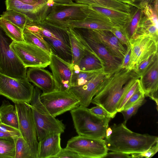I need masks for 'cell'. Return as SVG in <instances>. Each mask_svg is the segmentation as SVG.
I'll return each mask as SVG.
<instances>
[{"instance_id": "cell-19", "label": "cell", "mask_w": 158, "mask_h": 158, "mask_svg": "<svg viewBox=\"0 0 158 158\" xmlns=\"http://www.w3.org/2000/svg\"><path fill=\"white\" fill-rule=\"evenodd\" d=\"M139 81L145 96L149 97L155 102L157 110L158 56L141 74Z\"/></svg>"}, {"instance_id": "cell-48", "label": "cell", "mask_w": 158, "mask_h": 158, "mask_svg": "<svg viewBox=\"0 0 158 158\" xmlns=\"http://www.w3.org/2000/svg\"><path fill=\"white\" fill-rule=\"evenodd\" d=\"M24 3L31 5H47L50 0H18Z\"/></svg>"}, {"instance_id": "cell-24", "label": "cell", "mask_w": 158, "mask_h": 158, "mask_svg": "<svg viewBox=\"0 0 158 158\" xmlns=\"http://www.w3.org/2000/svg\"><path fill=\"white\" fill-rule=\"evenodd\" d=\"M89 6L93 10L109 19L114 26H123L129 15V13L95 5Z\"/></svg>"}, {"instance_id": "cell-51", "label": "cell", "mask_w": 158, "mask_h": 158, "mask_svg": "<svg viewBox=\"0 0 158 158\" xmlns=\"http://www.w3.org/2000/svg\"><path fill=\"white\" fill-rule=\"evenodd\" d=\"M118 2L127 4L131 6H135L137 4L135 3L134 0H115Z\"/></svg>"}, {"instance_id": "cell-35", "label": "cell", "mask_w": 158, "mask_h": 158, "mask_svg": "<svg viewBox=\"0 0 158 158\" xmlns=\"http://www.w3.org/2000/svg\"><path fill=\"white\" fill-rule=\"evenodd\" d=\"M23 38L26 42L34 44L49 53H52L48 43L42 37L28 32L23 31Z\"/></svg>"}, {"instance_id": "cell-28", "label": "cell", "mask_w": 158, "mask_h": 158, "mask_svg": "<svg viewBox=\"0 0 158 158\" xmlns=\"http://www.w3.org/2000/svg\"><path fill=\"white\" fill-rule=\"evenodd\" d=\"M76 3L88 6L95 5L100 6L129 13L131 6L115 0H73Z\"/></svg>"}, {"instance_id": "cell-4", "label": "cell", "mask_w": 158, "mask_h": 158, "mask_svg": "<svg viewBox=\"0 0 158 158\" xmlns=\"http://www.w3.org/2000/svg\"><path fill=\"white\" fill-rule=\"evenodd\" d=\"M41 93L39 88L34 87L29 103L32 110L38 142L49 135L61 134L65 129L62 121L52 116L42 103L40 98Z\"/></svg>"}, {"instance_id": "cell-11", "label": "cell", "mask_w": 158, "mask_h": 158, "mask_svg": "<svg viewBox=\"0 0 158 158\" xmlns=\"http://www.w3.org/2000/svg\"><path fill=\"white\" fill-rule=\"evenodd\" d=\"M15 106L21 136L27 143L36 158L39 142L32 109L30 104L24 102L15 103Z\"/></svg>"}, {"instance_id": "cell-39", "label": "cell", "mask_w": 158, "mask_h": 158, "mask_svg": "<svg viewBox=\"0 0 158 158\" xmlns=\"http://www.w3.org/2000/svg\"><path fill=\"white\" fill-rule=\"evenodd\" d=\"M139 79L136 80L131 87L126 92L119 102L116 108L117 112H120L123 109V107L127 102L134 93L139 85Z\"/></svg>"}, {"instance_id": "cell-42", "label": "cell", "mask_w": 158, "mask_h": 158, "mask_svg": "<svg viewBox=\"0 0 158 158\" xmlns=\"http://www.w3.org/2000/svg\"><path fill=\"white\" fill-rule=\"evenodd\" d=\"M157 56H158V52L150 56L147 59L141 63L134 69L140 77L143 72L154 61Z\"/></svg>"}, {"instance_id": "cell-45", "label": "cell", "mask_w": 158, "mask_h": 158, "mask_svg": "<svg viewBox=\"0 0 158 158\" xmlns=\"http://www.w3.org/2000/svg\"><path fill=\"white\" fill-rule=\"evenodd\" d=\"M0 131L10 134L17 137L21 136L19 129L2 123H0Z\"/></svg>"}, {"instance_id": "cell-2", "label": "cell", "mask_w": 158, "mask_h": 158, "mask_svg": "<svg viewBox=\"0 0 158 158\" xmlns=\"http://www.w3.org/2000/svg\"><path fill=\"white\" fill-rule=\"evenodd\" d=\"M126 122L111 126L112 132L104 139L108 150L131 155L143 152L158 142L157 136L133 132Z\"/></svg>"}, {"instance_id": "cell-25", "label": "cell", "mask_w": 158, "mask_h": 158, "mask_svg": "<svg viewBox=\"0 0 158 158\" xmlns=\"http://www.w3.org/2000/svg\"><path fill=\"white\" fill-rule=\"evenodd\" d=\"M143 15L142 9L138 4L136 6H131L129 16L125 25L123 26L130 40L135 37Z\"/></svg>"}, {"instance_id": "cell-53", "label": "cell", "mask_w": 158, "mask_h": 158, "mask_svg": "<svg viewBox=\"0 0 158 158\" xmlns=\"http://www.w3.org/2000/svg\"><path fill=\"white\" fill-rule=\"evenodd\" d=\"M1 123V122L0 119V123Z\"/></svg>"}, {"instance_id": "cell-22", "label": "cell", "mask_w": 158, "mask_h": 158, "mask_svg": "<svg viewBox=\"0 0 158 158\" xmlns=\"http://www.w3.org/2000/svg\"><path fill=\"white\" fill-rule=\"evenodd\" d=\"M68 32L72 54V65L77 64L87 52L95 53L76 28L69 27Z\"/></svg>"}, {"instance_id": "cell-37", "label": "cell", "mask_w": 158, "mask_h": 158, "mask_svg": "<svg viewBox=\"0 0 158 158\" xmlns=\"http://www.w3.org/2000/svg\"><path fill=\"white\" fill-rule=\"evenodd\" d=\"M110 31L126 48L130 45V40L123 27L114 26Z\"/></svg>"}, {"instance_id": "cell-12", "label": "cell", "mask_w": 158, "mask_h": 158, "mask_svg": "<svg viewBox=\"0 0 158 158\" xmlns=\"http://www.w3.org/2000/svg\"><path fill=\"white\" fill-rule=\"evenodd\" d=\"M87 5L74 2L56 6L51 9L45 21L56 26L68 28L69 21H81L87 17Z\"/></svg>"}, {"instance_id": "cell-40", "label": "cell", "mask_w": 158, "mask_h": 158, "mask_svg": "<svg viewBox=\"0 0 158 158\" xmlns=\"http://www.w3.org/2000/svg\"><path fill=\"white\" fill-rule=\"evenodd\" d=\"M144 96H145L144 93L139 84L134 93L125 104L123 110L130 107Z\"/></svg>"}, {"instance_id": "cell-52", "label": "cell", "mask_w": 158, "mask_h": 158, "mask_svg": "<svg viewBox=\"0 0 158 158\" xmlns=\"http://www.w3.org/2000/svg\"><path fill=\"white\" fill-rule=\"evenodd\" d=\"M112 132V129L110 127H108L106 131V136L105 138H109L111 135Z\"/></svg>"}, {"instance_id": "cell-30", "label": "cell", "mask_w": 158, "mask_h": 158, "mask_svg": "<svg viewBox=\"0 0 158 158\" xmlns=\"http://www.w3.org/2000/svg\"><path fill=\"white\" fill-rule=\"evenodd\" d=\"M140 35L148 36L158 42V25L155 24L144 15L133 39Z\"/></svg>"}, {"instance_id": "cell-6", "label": "cell", "mask_w": 158, "mask_h": 158, "mask_svg": "<svg viewBox=\"0 0 158 158\" xmlns=\"http://www.w3.org/2000/svg\"><path fill=\"white\" fill-rule=\"evenodd\" d=\"M34 87L27 77L15 78L0 73V95L12 101L15 104H29Z\"/></svg>"}, {"instance_id": "cell-27", "label": "cell", "mask_w": 158, "mask_h": 158, "mask_svg": "<svg viewBox=\"0 0 158 158\" xmlns=\"http://www.w3.org/2000/svg\"><path fill=\"white\" fill-rule=\"evenodd\" d=\"M72 66L73 69L83 71L104 70V68L96 55L90 52H87L77 64Z\"/></svg>"}, {"instance_id": "cell-38", "label": "cell", "mask_w": 158, "mask_h": 158, "mask_svg": "<svg viewBox=\"0 0 158 158\" xmlns=\"http://www.w3.org/2000/svg\"><path fill=\"white\" fill-rule=\"evenodd\" d=\"M145 96L141 98L138 102L127 109L122 110L120 112L123 114L124 121H127L137 112L139 108L146 102Z\"/></svg>"}, {"instance_id": "cell-23", "label": "cell", "mask_w": 158, "mask_h": 158, "mask_svg": "<svg viewBox=\"0 0 158 158\" xmlns=\"http://www.w3.org/2000/svg\"><path fill=\"white\" fill-rule=\"evenodd\" d=\"M61 134H50L39 141L36 158H54L62 148Z\"/></svg>"}, {"instance_id": "cell-41", "label": "cell", "mask_w": 158, "mask_h": 158, "mask_svg": "<svg viewBox=\"0 0 158 158\" xmlns=\"http://www.w3.org/2000/svg\"><path fill=\"white\" fill-rule=\"evenodd\" d=\"M158 151V142L156 143L147 150L140 153L131 155V158H149L153 156Z\"/></svg>"}, {"instance_id": "cell-15", "label": "cell", "mask_w": 158, "mask_h": 158, "mask_svg": "<svg viewBox=\"0 0 158 158\" xmlns=\"http://www.w3.org/2000/svg\"><path fill=\"white\" fill-rule=\"evenodd\" d=\"M49 65L56 83L57 90L69 91L71 87L72 64L52 53Z\"/></svg>"}, {"instance_id": "cell-26", "label": "cell", "mask_w": 158, "mask_h": 158, "mask_svg": "<svg viewBox=\"0 0 158 158\" xmlns=\"http://www.w3.org/2000/svg\"><path fill=\"white\" fill-rule=\"evenodd\" d=\"M0 119L2 123L19 129L18 117L15 106L8 101L3 100L0 106Z\"/></svg>"}, {"instance_id": "cell-20", "label": "cell", "mask_w": 158, "mask_h": 158, "mask_svg": "<svg viewBox=\"0 0 158 158\" xmlns=\"http://www.w3.org/2000/svg\"><path fill=\"white\" fill-rule=\"evenodd\" d=\"M110 74L104 72L99 73L85 84L71 87L69 90L78 98L80 106L87 107L91 103L99 85Z\"/></svg>"}, {"instance_id": "cell-43", "label": "cell", "mask_w": 158, "mask_h": 158, "mask_svg": "<svg viewBox=\"0 0 158 158\" xmlns=\"http://www.w3.org/2000/svg\"><path fill=\"white\" fill-rule=\"evenodd\" d=\"M56 158H81L75 152L66 147L62 148L59 153L55 157Z\"/></svg>"}, {"instance_id": "cell-3", "label": "cell", "mask_w": 158, "mask_h": 158, "mask_svg": "<svg viewBox=\"0 0 158 158\" xmlns=\"http://www.w3.org/2000/svg\"><path fill=\"white\" fill-rule=\"evenodd\" d=\"M74 127L78 135L105 139L111 118L100 117L87 107L79 106L70 111Z\"/></svg>"}, {"instance_id": "cell-44", "label": "cell", "mask_w": 158, "mask_h": 158, "mask_svg": "<svg viewBox=\"0 0 158 158\" xmlns=\"http://www.w3.org/2000/svg\"><path fill=\"white\" fill-rule=\"evenodd\" d=\"M89 110L95 114L101 117L110 118H112L110 115L103 108L99 105L89 109Z\"/></svg>"}, {"instance_id": "cell-34", "label": "cell", "mask_w": 158, "mask_h": 158, "mask_svg": "<svg viewBox=\"0 0 158 158\" xmlns=\"http://www.w3.org/2000/svg\"><path fill=\"white\" fill-rule=\"evenodd\" d=\"M15 139L0 138V158H15Z\"/></svg>"}, {"instance_id": "cell-16", "label": "cell", "mask_w": 158, "mask_h": 158, "mask_svg": "<svg viewBox=\"0 0 158 158\" xmlns=\"http://www.w3.org/2000/svg\"><path fill=\"white\" fill-rule=\"evenodd\" d=\"M6 10H13L26 15L32 22L37 23L45 20L52 9L47 5H31L18 0H5Z\"/></svg>"}, {"instance_id": "cell-46", "label": "cell", "mask_w": 158, "mask_h": 158, "mask_svg": "<svg viewBox=\"0 0 158 158\" xmlns=\"http://www.w3.org/2000/svg\"><path fill=\"white\" fill-rule=\"evenodd\" d=\"M131 48L130 45L126 48V52L121 63V67L124 69H129L130 60Z\"/></svg>"}, {"instance_id": "cell-17", "label": "cell", "mask_w": 158, "mask_h": 158, "mask_svg": "<svg viewBox=\"0 0 158 158\" xmlns=\"http://www.w3.org/2000/svg\"><path fill=\"white\" fill-rule=\"evenodd\" d=\"M85 29L103 45L112 56L122 62L126 52V47L110 30Z\"/></svg>"}, {"instance_id": "cell-1", "label": "cell", "mask_w": 158, "mask_h": 158, "mask_svg": "<svg viewBox=\"0 0 158 158\" xmlns=\"http://www.w3.org/2000/svg\"><path fill=\"white\" fill-rule=\"evenodd\" d=\"M140 77L134 69L121 67L110 73L99 85L91 103L103 108L114 118L120 100Z\"/></svg>"}, {"instance_id": "cell-33", "label": "cell", "mask_w": 158, "mask_h": 158, "mask_svg": "<svg viewBox=\"0 0 158 158\" xmlns=\"http://www.w3.org/2000/svg\"><path fill=\"white\" fill-rule=\"evenodd\" d=\"M15 158H36L31 148L21 136L15 139Z\"/></svg>"}, {"instance_id": "cell-31", "label": "cell", "mask_w": 158, "mask_h": 158, "mask_svg": "<svg viewBox=\"0 0 158 158\" xmlns=\"http://www.w3.org/2000/svg\"><path fill=\"white\" fill-rule=\"evenodd\" d=\"M0 27L5 34L13 41H25L23 38V31L16 25L0 17Z\"/></svg>"}, {"instance_id": "cell-10", "label": "cell", "mask_w": 158, "mask_h": 158, "mask_svg": "<svg viewBox=\"0 0 158 158\" xmlns=\"http://www.w3.org/2000/svg\"><path fill=\"white\" fill-rule=\"evenodd\" d=\"M66 148L75 152L81 158H104L108 151L104 139L79 135L69 139Z\"/></svg>"}, {"instance_id": "cell-32", "label": "cell", "mask_w": 158, "mask_h": 158, "mask_svg": "<svg viewBox=\"0 0 158 158\" xmlns=\"http://www.w3.org/2000/svg\"><path fill=\"white\" fill-rule=\"evenodd\" d=\"M0 17L10 21L23 31L26 25L32 22L25 15L13 10H6Z\"/></svg>"}, {"instance_id": "cell-49", "label": "cell", "mask_w": 158, "mask_h": 158, "mask_svg": "<svg viewBox=\"0 0 158 158\" xmlns=\"http://www.w3.org/2000/svg\"><path fill=\"white\" fill-rule=\"evenodd\" d=\"M135 2H138V4L141 2H146L152 5L154 10L158 11V0H134Z\"/></svg>"}, {"instance_id": "cell-5", "label": "cell", "mask_w": 158, "mask_h": 158, "mask_svg": "<svg viewBox=\"0 0 158 158\" xmlns=\"http://www.w3.org/2000/svg\"><path fill=\"white\" fill-rule=\"evenodd\" d=\"M40 34L50 46L52 53L71 64L72 54L68 29L60 27L44 20L39 23Z\"/></svg>"}, {"instance_id": "cell-29", "label": "cell", "mask_w": 158, "mask_h": 158, "mask_svg": "<svg viewBox=\"0 0 158 158\" xmlns=\"http://www.w3.org/2000/svg\"><path fill=\"white\" fill-rule=\"evenodd\" d=\"M103 72H104L103 69L83 71L72 68V74L71 80V87L78 86L85 84L92 80L97 74Z\"/></svg>"}, {"instance_id": "cell-13", "label": "cell", "mask_w": 158, "mask_h": 158, "mask_svg": "<svg viewBox=\"0 0 158 158\" xmlns=\"http://www.w3.org/2000/svg\"><path fill=\"white\" fill-rule=\"evenodd\" d=\"M158 42L146 35L130 40L131 52L129 69H135L150 56L158 52Z\"/></svg>"}, {"instance_id": "cell-50", "label": "cell", "mask_w": 158, "mask_h": 158, "mask_svg": "<svg viewBox=\"0 0 158 158\" xmlns=\"http://www.w3.org/2000/svg\"><path fill=\"white\" fill-rule=\"evenodd\" d=\"M0 138H13L15 139L17 137L10 134L0 131Z\"/></svg>"}, {"instance_id": "cell-47", "label": "cell", "mask_w": 158, "mask_h": 158, "mask_svg": "<svg viewBox=\"0 0 158 158\" xmlns=\"http://www.w3.org/2000/svg\"><path fill=\"white\" fill-rule=\"evenodd\" d=\"M104 158H131L130 155L120 152L111 151L107 153Z\"/></svg>"}, {"instance_id": "cell-8", "label": "cell", "mask_w": 158, "mask_h": 158, "mask_svg": "<svg viewBox=\"0 0 158 158\" xmlns=\"http://www.w3.org/2000/svg\"><path fill=\"white\" fill-rule=\"evenodd\" d=\"M10 47L25 67L45 68L50 64L51 55L38 47L25 41H13Z\"/></svg>"}, {"instance_id": "cell-21", "label": "cell", "mask_w": 158, "mask_h": 158, "mask_svg": "<svg viewBox=\"0 0 158 158\" xmlns=\"http://www.w3.org/2000/svg\"><path fill=\"white\" fill-rule=\"evenodd\" d=\"M29 81L43 91L47 93L57 90L56 83L52 73L43 68L29 67L26 73Z\"/></svg>"}, {"instance_id": "cell-9", "label": "cell", "mask_w": 158, "mask_h": 158, "mask_svg": "<svg viewBox=\"0 0 158 158\" xmlns=\"http://www.w3.org/2000/svg\"><path fill=\"white\" fill-rule=\"evenodd\" d=\"M40 98L42 103L55 117L80 106L78 98L69 90H56L42 93Z\"/></svg>"}, {"instance_id": "cell-36", "label": "cell", "mask_w": 158, "mask_h": 158, "mask_svg": "<svg viewBox=\"0 0 158 158\" xmlns=\"http://www.w3.org/2000/svg\"><path fill=\"white\" fill-rule=\"evenodd\" d=\"M138 5L142 9L143 15L158 25V12L154 10L153 5L146 2H141Z\"/></svg>"}, {"instance_id": "cell-18", "label": "cell", "mask_w": 158, "mask_h": 158, "mask_svg": "<svg viewBox=\"0 0 158 158\" xmlns=\"http://www.w3.org/2000/svg\"><path fill=\"white\" fill-rule=\"evenodd\" d=\"M86 10L87 17L85 19L81 21H68V27L110 30L114 26L109 19L93 10L88 5Z\"/></svg>"}, {"instance_id": "cell-14", "label": "cell", "mask_w": 158, "mask_h": 158, "mask_svg": "<svg viewBox=\"0 0 158 158\" xmlns=\"http://www.w3.org/2000/svg\"><path fill=\"white\" fill-rule=\"evenodd\" d=\"M76 28L103 65L105 72L111 73L121 68V62L112 56L105 47L85 28Z\"/></svg>"}, {"instance_id": "cell-7", "label": "cell", "mask_w": 158, "mask_h": 158, "mask_svg": "<svg viewBox=\"0 0 158 158\" xmlns=\"http://www.w3.org/2000/svg\"><path fill=\"white\" fill-rule=\"evenodd\" d=\"M12 41L0 27V73L14 78H26L27 68L10 48Z\"/></svg>"}]
</instances>
